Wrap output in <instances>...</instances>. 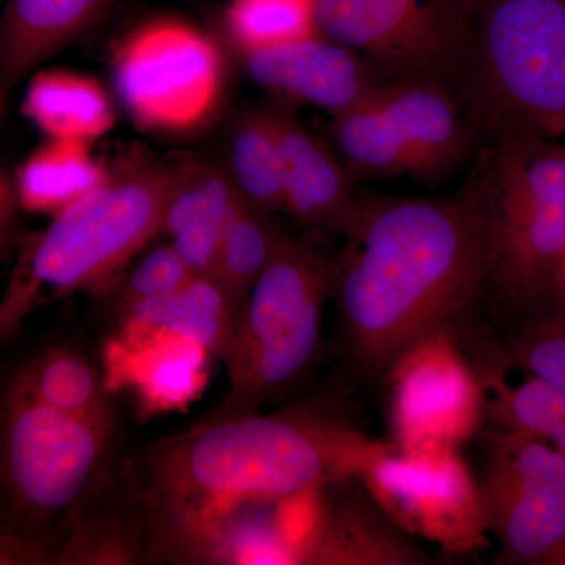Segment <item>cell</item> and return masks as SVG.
Masks as SVG:
<instances>
[{
  "label": "cell",
  "instance_id": "obj_1",
  "mask_svg": "<svg viewBox=\"0 0 565 565\" xmlns=\"http://www.w3.org/2000/svg\"><path fill=\"white\" fill-rule=\"evenodd\" d=\"M381 441L307 412L212 418L166 438L114 473L141 559L206 563L241 509L303 500L356 478Z\"/></svg>",
  "mask_w": 565,
  "mask_h": 565
},
{
  "label": "cell",
  "instance_id": "obj_2",
  "mask_svg": "<svg viewBox=\"0 0 565 565\" xmlns=\"http://www.w3.org/2000/svg\"><path fill=\"white\" fill-rule=\"evenodd\" d=\"M330 266L345 362L384 377L419 338L465 329L489 300V237L475 182L448 199L359 196Z\"/></svg>",
  "mask_w": 565,
  "mask_h": 565
},
{
  "label": "cell",
  "instance_id": "obj_3",
  "mask_svg": "<svg viewBox=\"0 0 565 565\" xmlns=\"http://www.w3.org/2000/svg\"><path fill=\"white\" fill-rule=\"evenodd\" d=\"M115 424L54 411L7 382L0 392V531L61 564L115 468Z\"/></svg>",
  "mask_w": 565,
  "mask_h": 565
},
{
  "label": "cell",
  "instance_id": "obj_4",
  "mask_svg": "<svg viewBox=\"0 0 565 565\" xmlns=\"http://www.w3.org/2000/svg\"><path fill=\"white\" fill-rule=\"evenodd\" d=\"M456 93L481 148L565 141V0H481Z\"/></svg>",
  "mask_w": 565,
  "mask_h": 565
},
{
  "label": "cell",
  "instance_id": "obj_5",
  "mask_svg": "<svg viewBox=\"0 0 565 565\" xmlns=\"http://www.w3.org/2000/svg\"><path fill=\"white\" fill-rule=\"evenodd\" d=\"M181 166L156 167L106 182L54 214L22 256L0 299V344L36 308L114 277L162 232Z\"/></svg>",
  "mask_w": 565,
  "mask_h": 565
},
{
  "label": "cell",
  "instance_id": "obj_6",
  "mask_svg": "<svg viewBox=\"0 0 565 565\" xmlns=\"http://www.w3.org/2000/svg\"><path fill=\"white\" fill-rule=\"evenodd\" d=\"M470 178L484 206L489 300L508 323L552 307L565 259V141L478 151Z\"/></svg>",
  "mask_w": 565,
  "mask_h": 565
},
{
  "label": "cell",
  "instance_id": "obj_7",
  "mask_svg": "<svg viewBox=\"0 0 565 565\" xmlns=\"http://www.w3.org/2000/svg\"><path fill=\"white\" fill-rule=\"evenodd\" d=\"M330 267L286 234L252 286L223 362L230 390L212 418L258 414L299 388L322 351V308Z\"/></svg>",
  "mask_w": 565,
  "mask_h": 565
},
{
  "label": "cell",
  "instance_id": "obj_8",
  "mask_svg": "<svg viewBox=\"0 0 565 565\" xmlns=\"http://www.w3.org/2000/svg\"><path fill=\"white\" fill-rule=\"evenodd\" d=\"M330 137L352 180H437L481 148L456 92L429 79L385 82L332 117Z\"/></svg>",
  "mask_w": 565,
  "mask_h": 565
},
{
  "label": "cell",
  "instance_id": "obj_9",
  "mask_svg": "<svg viewBox=\"0 0 565 565\" xmlns=\"http://www.w3.org/2000/svg\"><path fill=\"white\" fill-rule=\"evenodd\" d=\"M481 0H313L316 32L385 82L429 79L456 92ZM457 95V93H456Z\"/></svg>",
  "mask_w": 565,
  "mask_h": 565
},
{
  "label": "cell",
  "instance_id": "obj_10",
  "mask_svg": "<svg viewBox=\"0 0 565 565\" xmlns=\"http://www.w3.org/2000/svg\"><path fill=\"white\" fill-rule=\"evenodd\" d=\"M463 330H437L390 364L386 423L390 444L405 451H460L486 424V353L475 363Z\"/></svg>",
  "mask_w": 565,
  "mask_h": 565
},
{
  "label": "cell",
  "instance_id": "obj_11",
  "mask_svg": "<svg viewBox=\"0 0 565 565\" xmlns=\"http://www.w3.org/2000/svg\"><path fill=\"white\" fill-rule=\"evenodd\" d=\"M114 71L126 109L152 131H191L221 98V51L184 22L158 21L137 29L118 47Z\"/></svg>",
  "mask_w": 565,
  "mask_h": 565
},
{
  "label": "cell",
  "instance_id": "obj_12",
  "mask_svg": "<svg viewBox=\"0 0 565 565\" xmlns=\"http://www.w3.org/2000/svg\"><path fill=\"white\" fill-rule=\"evenodd\" d=\"M356 479L412 537L451 555L489 545L481 489L460 451H405L381 441Z\"/></svg>",
  "mask_w": 565,
  "mask_h": 565
},
{
  "label": "cell",
  "instance_id": "obj_13",
  "mask_svg": "<svg viewBox=\"0 0 565 565\" xmlns=\"http://www.w3.org/2000/svg\"><path fill=\"white\" fill-rule=\"evenodd\" d=\"M478 482L497 563L546 565L565 544V457L533 435L493 429Z\"/></svg>",
  "mask_w": 565,
  "mask_h": 565
},
{
  "label": "cell",
  "instance_id": "obj_14",
  "mask_svg": "<svg viewBox=\"0 0 565 565\" xmlns=\"http://www.w3.org/2000/svg\"><path fill=\"white\" fill-rule=\"evenodd\" d=\"M433 556L385 514L356 478L316 492L299 564L427 565Z\"/></svg>",
  "mask_w": 565,
  "mask_h": 565
},
{
  "label": "cell",
  "instance_id": "obj_15",
  "mask_svg": "<svg viewBox=\"0 0 565 565\" xmlns=\"http://www.w3.org/2000/svg\"><path fill=\"white\" fill-rule=\"evenodd\" d=\"M244 54L253 82L327 110L332 117L352 109L385 84L360 55L319 33Z\"/></svg>",
  "mask_w": 565,
  "mask_h": 565
},
{
  "label": "cell",
  "instance_id": "obj_16",
  "mask_svg": "<svg viewBox=\"0 0 565 565\" xmlns=\"http://www.w3.org/2000/svg\"><path fill=\"white\" fill-rule=\"evenodd\" d=\"M280 139L285 211L310 228L343 234L359 204L340 158L288 114L274 111Z\"/></svg>",
  "mask_w": 565,
  "mask_h": 565
},
{
  "label": "cell",
  "instance_id": "obj_17",
  "mask_svg": "<svg viewBox=\"0 0 565 565\" xmlns=\"http://www.w3.org/2000/svg\"><path fill=\"white\" fill-rule=\"evenodd\" d=\"M207 355L177 334H121L110 348L107 385L131 386L148 414L184 408L206 384Z\"/></svg>",
  "mask_w": 565,
  "mask_h": 565
},
{
  "label": "cell",
  "instance_id": "obj_18",
  "mask_svg": "<svg viewBox=\"0 0 565 565\" xmlns=\"http://www.w3.org/2000/svg\"><path fill=\"white\" fill-rule=\"evenodd\" d=\"M239 313L232 294L214 274L193 275L178 291L126 305L121 334H177L223 360Z\"/></svg>",
  "mask_w": 565,
  "mask_h": 565
},
{
  "label": "cell",
  "instance_id": "obj_19",
  "mask_svg": "<svg viewBox=\"0 0 565 565\" xmlns=\"http://www.w3.org/2000/svg\"><path fill=\"white\" fill-rule=\"evenodd\" d=\"M106 0H10L0 29V74L22 79L73 40Z\"/></svg>",
  "mask_w": 565,
  "mask_h": 565
},
{
  "label": "cell",
  "instance_id": "obj_20",
  "mask_svg": "<svg viewBox=\"0 0 565 565\" xmlns=\"http://www.w3.org/2000/svg\"><path fill=\"white\" fill-rule=\"evenodd\" d=\"M22 114L47 139L90 141L114 128L107 93L93 77L65 70L41 71L29 82Z\"/></svg>",
  "mask_w": 565,
  "mask_h": 565
},
{
  "label": "cell",
  "instance_id": "obj_21",
  "mask_svg": "<svg viewBox=\"0 0 565 565\" xmlns=\"http://www.w3.org/2000/svg\"><path fill=\"white\" fill-rule=\"evenodd\" d=\"M10 382L62 414L115 424L106 375L74 349L51 348L40 352L11 375Z\"/></svg>",
  "mask_w": 565,
  "mask_h": 565
},
{
  "label": "cell",
  "instance_id": "obj_22",
  "mask_svg": "<svg viewBox=\"0 0 565 565\" xmlns=\"http://www.w3.org/2000/svg\"><path fill=\"white\" fill-rule=\"evenodd\" d=\"M109 181L90 143L47 139L18 170V200L24 210L54 215Z\"/></svg>",
  "mask_w": 565,
  "mask_h": 565
},
{
  "label": "cell",
  "instance_id": "obj_23",
  "mask_svg": "<svg viewBox=\"0 0 565 565\" xmlns=\"http://www.w3.org/2000/svg\"><path fill=\"white\" fill-rule=\"evenodd\" d=\"M508 364L484 360L486 424L541 438L565 457V390L527 375L522 384L505 382Z\"/></svg>",
  "mask_w": 565,
  "mask_h": 565
},
{
  "label": "cell",
  "instance_id": "obj_24",
  "mask_svg": "<svg viewBox=\"0 0 565 565\" xmlns=\"http://www.w3.org/2000/svg\"><path fill=\"white\" fill-rule=\"evenodd\" d=\"M230 180L241 199L266 212L285 211L282 158L275 115L253 111L234 126Z\"/></svg>",
  "mask_w": 565,
  "mask_h": 565
},
{
  "label": "cell",
  "instance_id": "obj_25",
  "mask_svg": "<svg viewBox=\"0 0 565 565\" xmlns=\"http://www.w3.org/2000/svg\"><path fill=\"white\" fill-rule=\"evenodd\" d=\"M273 212L258 210L241 199L237 193L225 226L215 277L228 289L243 310L247 294L258 280L285 239Z\"/></svg>",
  "mask_w": 565,
  "mask_h": 565
},
{
  "label": "cell",
  "instance_id": "obj_26",
  "mask_svg": "<svg viewBox=\"0 0 565 565\" xmlns=\"http://www.w3.org/2000/svg\"><path fill=\"white\" fill-rule=\"evenodd\" d=\"M501 348L511 370L565 390V310L552 305L508 323Z\"/></svg>",
  "mask_w": 565,
  "mask_h": 565
},
{
  "label": "cell",
  "instance_id": "obj_27",
  "mask_svg": "<svg viewBox=\"0 0 565 565\" xmlns=\"http://www.w3.org/2000/svg\"><path fill=\"white\" fill-rule=\"evenodd\" d=\"M230 32L244 52L315 35L313 0H233Z\"/></svg>",
  "mask_w": 565,
  "mask_h": 565
},
{
  "label": "cell",
  "instance_id": "obj_28",
  "mask_svg": "<svg viewBox=\"0 0 565 565\" xmlns=\"http://www.w3.org/2000/svg\"><path fill=\"white\" fill-rule=\"evenodd\" d=\"M236 199L228 173L203 163H184L167 203L162 232L172 237L189 226L225 223Z\"/></svg>",
  "mask_w": 565,
  "mask_h": 565
},
{
  "label": "cell",
  "instance_id": "obj_29",
  "mask_svg": "<svg viewBox=\"0 0 565 565\" xmlns=\"http://www.w3.org/2000/svg\"><path fill=\"white\" fill-rule=\"evenodd\" d=\"M193 277L192 270L172 244L154 248L145 256L126 280V305L151 297L167 296L181 289Z\"/></svg>",
  "mask_w": 565,
  "mask_h": 565
},
{
  "label": "cell",
  "instance_id": "obj_30",
  "mask_svg": "<svg viewBox=\"0 0 565 565\" xmlns=\"http://www.w3.org/2000/svg\"><path fill=\"white\" fill-rule=\"evenodd\" d=\"M225 223H203L173 234L172 245L193 275L214 274Z\"/></svg>",
  "mask_w": 565,
  "mask_h": 565
},
{
  "label": "cell",
  "instance_id": "obj_31",
  "mask_svg": "<svg viewBox=\"0 0 565 565\" xmlns=\"http://www.w3.org/2000/svg\"><path fill=\"white\" fill-rule=\"evenodd\" d=\"M10 217V195L7 192L6 185L0 181V236H2L3 230H6L7 222Z\"/></svg>",
  "mask_w": 565,
  "mask_h": 565
},
{
  "label": "cell",
  "instance_id": "obj_32",
  "mask_svg": "<svg viewBox=\"0 0 565 565\" xmlns=\"http://www.w3.org/2000/svg\"><path fill=\"white\" fill-rule=\"evenodd\" d=\"M553 305H557V307L565 310V259L563 266H561L559 274H557L555 300H553Z\"/></svg>",
  "mask_w": 565,
  "mask_h": 565
},
{
  "label": "cell",
  "instance_id": "obj_33",
  "mask_svg": "<svg viewBox=\"0 0 565 565\" xmlns=\"http://www.w3.org/2000/svg\"><path fill=\"white\" fill-rule=\"evenodd\" d=\"M564 545H565V544H564ZM564 545H563V546H564Z\"/></svg>",
  "mask_w": 565,
  "mask_h": 565
}]
</instances>
